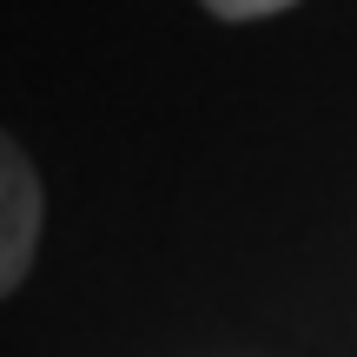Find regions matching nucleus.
Returning <instances> with one entry per match:
<instances>
[{
  "mask_svg": "<svg viewBox=\"0 0 357 357\" xmlns=\"http://www.w3.org/2000/svg\"><path fill=\"white\" fill-rule=\"evenodd\" d=\"M40 218H47V199H40V172L20 146L0 132V298L33 271L40 252Z\"/></svg>",
  "mask_w": 357,
  "mask_h": 357,
  "instance_id": "obj_1",
  "label": "nucleus"
},
{
  "mask_svg": "<svg viewBox=\"0 0 357 357\" xmlns=\"http://www.w3.org/2000/svg\"><path fill=\"white\" fill-rule=\"evenodd\" d=\"M205 7H212L218 20H265V13H284V7H298V0H205Z\"/></svg>",
  "mask_w": 357,
  "mask_h": 357,
  "instance_id": "obj_2",
  "label": "nucleus"
}]
</instances>
